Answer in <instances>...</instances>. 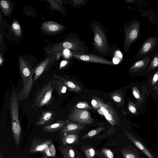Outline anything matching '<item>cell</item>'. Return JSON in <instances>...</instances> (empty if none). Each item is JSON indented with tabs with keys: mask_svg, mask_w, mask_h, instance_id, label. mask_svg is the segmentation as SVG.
Wrapping results in <instances>:
<instances>
[{
	"mask_svg": "<svg viewBox=\"0 0 158 158\" xmlns=\"http://www.w3.org/2000/svg\"><path fill=\"white\" fill-rule=\"evenodd\" d=\"M90 28L93 33L94 51L98 55L103 57L111 56L115 47L110 46L103 25L98 21L94 20L91 21Z\"/></svg>",
	"mask_w": 158,
	"mask_h": 158,
	"instance_id": "obj_1",
	"label": "cell"
},
{
	"mask_svg": "<svg viewBox=\"0 0 158 158\" xmlns=\"http://www.w3.org/2000/svg\"><path fill=\"white\" fill-rule=\"evenodd\" d=\"M64 49L84 53H88L89 52L87 46L77 34L74 33L69 35L62 42L48 47L46 52L47 54L51 55L61 54Z\"/></svg>",
	"mask_w": 158,
	"mask_h": 158,
	"instance_id": "obj_2",
	"label": "cell"
},
{
	"mask_svg": "<svg viewBox=\"0 0 158 158\" xmlns=\"http://www.w3.org/2000/svg\"><path fill=\"white\" fill-rule=\"evenodd\" d=\"M18 97L15 91H12L10 103V112L12 130L14 140L18 146L20 142L21 127L19 119Z\"/></svg>",
	"mask_w": 158,
	"mask_h": 158,
	"instance_id": "obj_3",
	"label": "cell"
},
{
	"mask_svg": "<svg viewBox=\"0 0 158 158\" xmlns=\"http://www.w3.org/2000/svg\"><path fill=\"white\" fill-rule=\"evenodd\" d=\"M141 23L137 19H133L124 25L123 32L125 35L123 50L128 52L132 44L138 39L139 36Z\"/></svg>",
	"mask_w": 158,
	"mask_h": 158,
	"instance_id": "obj_4",
	"label": "cell"
},
{
	"mask_svg": "<svg viewBox=\"0 0 158 158\" xmlns=\"http://www.w3.org/2000/svg\"><path fill=\"white\" fill-rule=\"evenodd\" d=\"M20 71L23 80V88L22 94L27 98L33 86V69L28 62L21 56L19 57Z\"/></svg>",
	"mask_w": 158,
	"mask_h": 158,
	"instance_id": "obj_5",
	"label": "cell"
},
{
	"mask_svg": "<svg viewBox=\"0 0 158 158\" xmlns=\"http://www.w3.org/2000/svg\"><path fill=\"white\" fill-rule=\"evenodd\" d=\"M133 95L135 100V103L137 107L143 110L150 94L144 81L137 82L131 88Z\"/></svg>",
	"mask_w": 158,
	"mask_h": 158,
	"instance_id": "obj_6",
	"label": "cell"
},
{
	"mask_svg": "<svg viewBox=\"0 0 158 158\" xmlns=\"http://www.w3.org/2000/svg\"><path fill=\"white\" fill-rule=\"evenodd\" d=\"M98 102L99 108L98 112L103 115L107 121L112 126L118 125L119 122V118L117 113L111 106L103 102L101 99L94 98Z\"/></svg>",
	"mask_w": 158,
	"mask_h": 158,
	"instance_id": "obj_7",
	"label": "cell"
},
{
	"mask_svg": "<svg viewBox=\"0 0 158 158\" xmlns=\"http://www.w3.org/2000/svg\"><path fill=\"white\" fill-rule=\"evenodd\" d=\"M158 44V37H149L141 46L134 59L136 60L143 58L153 53Z\"/></svg>",
	"mask_w": 158,
	"mask_h": 158,
	"instance_id": "obj_8",
	"label": "cell"
},
{
	"mask_svg": "<svg viewBox=\"0 0 158 158\" xmlns=\"http://www.w3.org/2000/svg\"><path fill=\"white\" fill-rule=\"evenodd\" d=\"M71 52L72 56L78 60L110 65L114 64L113 62L98 55L74 51Z\"/></svg>",
	"mask_w": 158,
	"mask_h": 158,
	"instance_id": "obj_9",
	"label": "cell"
},
{
	"mask_svg": "<svg viewBox=\"0 0 158 158\" xmlns=\"http://www.w3.org/2000/svg\"><path fill=\"white\" fill-rule=\"evenodd\" d=\"M67 119L83 124H89L94 122L89 112L86 109L74 108Z\"/></svg>",
	"mask_w": 158,
	"mask_h": 158,
	"instance_id": "obj_10",
	"label": "cell"
},
{
	"mask_svg": "<svg viewBox=\"0 0 158 158\" xmlns=\"http://www.w3.org/2000/svg\"><path fill=\"white\" fill-rule=\"evenodd\" d=\"M53 90L51 81L43 87L35 100L34 103L36 107L43 106L50 102L52 98Z\"/></svg>",
	"mask_w": 158,
	"mask_h": 158,
	"instance_id": "obj_11",
	"label": "cell"
},
{
	"mask_svg": "<svg viewBox=\"0 0 158 158\" xmlns=\"http://www.w3.org/2000/svg\"><path fill=\"white\" fill-rule=\"evenodd\" d=\"M154 53L143 58L136 60L129 69L128 73L131 76L135 77L143 76L151 60Z\"/></svg>",
	"mask_w": 158,
	"mask_h": 158,
	"instance_id": "obj_12",
	"label": "cell"
},
{
	"mask_svg": "<svg viewBox=\"0 0 158 158\" xmlns=\"http://www.w3.org/2000/svg\"><path fill=\"white\" fill-rule=\"evenodd\" d=\"M52 143V141L51 139H35L31 142L29 152L34 153L38 152H44V150L48 148Z\"/></svg>",
	"mask_w": 158,
	"mask_h": 158,
	"instance_id": "obj_13",
	"label": "cell"
},
{
	"mask_svg": "<svg viewBox=\"0 0 158 158\" xmlns=\"http://www.w3.org/2000/svg\"><path fill=\"white\" fill-rule=\"evenodd\" d=\"M41 28L45 32L49 34L56 33L63 31L65 27L52 21L44 22L42 24Z\"/></svg>",
	"mask_w": 158,
	"mask_h": 158,
	"instance_id": "obj_14",
	"label": "cell"
},
{
	"mask_svg": "<svg viewBox=\"0 0 158 158\" xmlns=\"http://www.w3.org/2000/svg\"><path fill=\"white\" fill-rule=\"evenodd\" d=\"M124 131L128 138L149 158H155L152 154L132 134L125 130Z\"/></svg>",
	"mask_w": 158,
	"mask_h": 158,
	"instance_id": "obj_15",
	"label": "cell"
},
{
	"mask_svg": "<svg viewBox=\"0 0 158 158\" xmlns=\"http://www.w3.org/2000/svg\"><path fill=\"white\" fill-rule=\"evenodd\" d=\"M158 82V67L147 76L145 82L146 87L150 94Z\"/></svg>",
	"mask_w": 158,
	"mask_h": 158,
	"instance_id": "obj_16",
	"label": "cell"
},
{
	"mask_svg": "<svg viewBox=\"0 0 158 158\" xmlns=\"http://www.w3.org/2000/svg\"><path fill=\"white\" fill-rule=\"evenodd\" d=\"M51 59V58L50 56L48 57L33 69L34 73L35 74L33 80L34 82L35 81L41 76Z\"/></svg>",
	"mask_w": 158,
	"mask_h": 158,
	"instance_id": "obj_17",
	"label": "cell"
},
{
	"mask_svg": "<svg viewBox=\"0 0 158 158\" xmlns=\"http://www.w3.org/2000/svg\"><path fill=\"white\" fill-rule=\"evenodd\" d=\"M85 127L84 125L72 122H68L61 131L62 133H74L79 131Z\"/></svg>",
	"mask_w": 158,
	"mask_h": 158,
	"instance_id": "obj_18",
	"label": "cell"
},
{
	"mask_svg": "<svg viewBox=\"0 0 158 158\" xmlns=\"http://www.w3.org/2000/svg\"><path fill=\"white\" fill-rule=\"evenodd\" d=\"M158 67V48L154 52L153 56L143 76H147Z\"/></svg>",
	"mask_w": 158,
	"mask_h": 158,
	"instance_id": "obj_19",
	"label": "cell"
},
{
	"mask_svg": "<svg viewBox=\"0 0 158 158\" xmlns=\"http://www.w3.org/2000/svg\"><path fill=\"white\" fill-rule=\"evenodd\" d=\"M66 123L62 120H58L54 123L44 127L43 131L45 132H52L63 128Z\"/></svg>",
	"mask_w": 158,
	"mask_h": 158,
	"instance_id": "obj_20",
	"label": "cell"
},
{
	"mask_svg": "<svg viewBox=\"0 0 158 158\" xmlns=\"http://www.w3.org/2000/svg\"><path fill=\"white\" fill-rule=\"evenodd\" d=\"M64 135L62 138L61 141L64 145L75 143L78 141V135L72 133H68Z\"/></svg>",
	"mask_w": 158,
	"mask_h": 158,
	"instance_id": "obj_21",
	"label": "cell"
},
{
	"mask_svg": "<svg viewBox=\"0 0 158 158\" xmlns=\"http://www.w3.org/2000/svg\"><path fill=\"white\" fill-rule=\"evenodd\" d=\"M54 113L52 111H44L36 123L37 125L44 124L49 121L52 117Z\"/></svg>",
	"mask_w": 158,
	"mask_h": 158,
	"instance_id": "obj_22",
	"label": "cell"
},
{
	"mask_svg": "<svg viewBox=\"0 0 158 158\" xmlns=\"http://www.w3.org/2000/svg\"><path fill=\"white\" fill-rule=\"evenodd\" d=\"M60 150L64 158H75V152L72 147L69 146H62Z\"/></svg>",
	"mask_w": 158,
	"mask_h": 158,
	"instance_id": "obj_23",
	"label": "cell"
},
{
	"mask_svg": "<svg viewBox=\"0 0 158 158\" xmlns=\"http://www.w3.org/2000/svg\"><path fill=\"white\" fill-rule=\"evenodd\" d=\"M56 76L64 81L67 88L70 91L75 92H79L81 91V87L76 83L72 81H67L64 78L57 75Z\"/></svg>",
	"mask_w": 158,
	"mask_h": 158,
	"instance_id": "obj_24",
	"label": "cell"
},
{
	"mask_svg": "<svg viewBox=\"0 0 158 158\" xmlns=\"http://www.w3.org/2000/svg\"><path fill=\"white\" fill-rule=\"evenodd\" d=\"M128 108L129 111L135 115H140L143 111L139 108L131 99L128 100Z\"/></svg>",
	"mask_w": 158,
	"mask_h": 158,
	"instance_id": "obj_25",
	"label": "cell"
},
{
	"mask_svg": "<svg viewBox=\"0 0 158 158\" xmlns=\"http://www.w3.org/2000/svg\"><path fill=\"white\" fill-rule=\"evenodd\" d=\"M11 4L10 2L7 0H1L0 2V7L1 11L4 15L8 16L11 12Z\"/></svg>",
	"mask_w": 158,
	"mask_h": 158,
	"instance_id": "obj_26",
	"label": "cell"
},
{
	"mask_svg": "<svg viewBox=\"0 0 158 158\" xmlns=\"http://www.w3.org/2000/svg\"><path fill=\"white\" fill-rule=\"evenodd\" d=\"M55 77L58 79L56 82V88L57 92L59 95L65 93L68 89L64 81L56 76Z\"/></svg>",
	"mask_w": 158,
	"mask_h": 158,
	"instance_id": "obj_27",
	"label": "cell"
},
{
	"mask_svg": "<svg viewBox=\"0 0 158 158\" xmlns=\"http://www.w3.org/2000/svg\"><path fill=\"white\" fill-rule=\"evenodd\" d=\"M105 130L103 127H99L92 130L81 137L82 139H86L91 138L98 134L99 133Z\"/></svg>",
	"mask_w": 158,
	"mask_h": 158,
	"instance_id": "obj_28",
	"label": "cell"
},
{
	"mask_svg": "<svg viewBox=\"0 0 158 158\" xmlns=\"http://www.w3.org/2000/svg\"><path fill=\"white\" fill-rule=\"evenodd\" d=\"M11 28L13 32L17 36H20L22 34L21 27L16 20H14L12 25Z\"/></svg>",
	"mask_w": 158,
	"mask_h": 158,
	"instance_id": "obj_29",
	"label": "cell"
},
{
	"mask_svg": "<svg viewBox=\"0 0 158 158\" xmlns=\"http://www.w3.org/2000/svg\"><path fill=\"white\" fill-rule=\"evenodd\" d=\"M121 152L124 158H140L136 154L127 148H123Z\"/></svg>",
	"mask_w": 158,
	"mask_h": 158,
	"instance_id": "obj_30",
	"label": "cell"
},
{
	"mask_svg": "<svg viewBox=\"0 0 158 158\" xmlns=\"http://www.w3.org/2000/svg\"><path fill=\"white\" fill-rule=\"evenodd\" d=\"M44 153L48 156H54L56 155V151L54 145L52 143L48 148L44 151Z\"/></svg>",
	"mask_w": 158,
	"mask_h": 158,
	"instance_id": "obj_31",
	"label": "cell"
},
{
	"mask_svg": "<svg viewBox=\"0 0 158 158\" xmlns=\"http://www.w3.org/2000/svg\"><path fill=\"white\" fill-rule=\"evenodd\" d=\"M88 1V0H72V5L74 8L78 9L85 5Z\"/></svg>",
	"mask_w": 158,
	"mask_h": 158,
	"instance_id": "obj_32",
	"label": "cell"
},
{
	"mask_svg": "<svg viewBox=\"0 0 158 158\" xmlns=\"http://www.w3.org/2000/svg\"><path fill=\"white\" fill-rule=\"evenodd\" d=\"M75 108L86 109H92L86 102H80L77 103L74 106Z\"/></svg>",
	"mask_w": 158,
	"mask_h": 158,
	"instance_id": "obj_33",
	"label": "cell"
},
{
	"mask_svg": "<svg viewBox=\"0 0 158 158\" xmlns=\"http://www.w3.org/2000/svg\"><path fill=\"white\" fill-rule=\"evenodd\" d=\"M48 1L50 2L52 8L58 10L63 14L65 15L63 9L60 6V5L56 2L55 1L49 0Z\"/></svg>",
	"mask_w": 158,
	"mask_h": 158,
	"instance_id": "obj_34",
	"label": "cell"
},
{
	"mask_svg": "<svg viewBox=\"0 0 158 158\" xmlns=\"http://www.w3.org/2000/svg\"><path fill=\"white\" fill-rule=\"evenodd\" d=\"M84 152L87 158H93L96 154L95 150L92 148L86 149L85 150Z\"/></svg>",
	"mask_w": 158,
	"mask_h": 158,
	"instance_id": "obj_35",
	"label": "cell"
},
{
	"mask_svg": "<svg viewBox=\"0 0 158 158\" xmlns=\"http://www.w3.org/2000/svg\"><path fill=\"white\" fill-rule=\"evenodd\" d=\"M101 152L102 154L106 158H114V155L113 153L110 149L104 148L102 149Z\"/></svg>",
	"mask_w": 158,
	"mask_h": 158,
	"instance_id": "obj_36",
	"label": "cell"
},
{
	"mask_svg": "<svg viewBox=\"0 0 158 158\" xmlns=\"http://www.w3.org/2000/svg\"><path fill=\"white\" fill-rule=\"evenodd\" d=\"M150 94L154 100L156 101L158 100V82L152 89Z\"/></svg>",
	"mask_w": 158,
	"mask_h": 158,
	"instance_id": "obj_37",
	"label": "cell"
},
{
	"mask_svg": "<svg viewBox=\"0 0 158 158\" xmlns=\"http://www.w3.org/2000/svg\"><path fill=\"white\" fill-rule=\"evenodd\" d=\"M112 98L114 101L117 102H120L122 100L121 95L118 93L113 94L112 95Z\"/></svg>",
	"mask_w": 158,
	"mask_h": 158,
	"instance_id": "obj_38",
	"label": "cell"
},
{
	"mask_svg": "<svg viewBox=\"0 0 158 158\" xmlns=\"http://www.w3.org/2000/svg\"><path fill=\"white\" fill-rule=\"evenodd\" d=\"M62 54L66 58L69 57L72 55L71 52H70L69 50L67 49H64L62 51Z\"/></svg>",
	"mask_w": 158,
	"mask_h": 158,
	"instance_id": "obj_39",
	"label": "cell"
},
{
	"mask_svg": "<svg viewBox=\"0 0 158 158\" xmlns=\"http://www.w3.org/2000/svg\"><path fill=\"white\" fill-rule=\"evenodd\" d=\"M92 105L93 107L96 109H98L99 108V106L97 101L94 99H92L91 102Z\"/></svg>",
	"mask_w": 158,
	"mask_h": 158,
	"instance_id": "obj_40",
	"label": "cell"
},
{
	"mask_svg": "<svg viewBox=\"0 0 158 158\" xmlns=\"http://www.w3.org/2000/svg\"><path fill=\"white\" fill-rule=\"evenodd\" d=\"M68 62L66 60L62 61L60 64L59 69H61L65 66L68 64Z\"/></svg>",
	"mask_w": 158,
	"mask_h": 158,
	"instance_id": "obj_41",
	"label": "cell"
},
{
	"mask_svg": "<svg viewBox=\"0 0 158 158\" xmlns=\"http://www.w3.org/2000/svg\"><path fill=\"white\" fill-rule=\"evenodd\" d=\"M4 59L2 57L1 54H0V66H1L3 64Z\"/></svg>",
	"mask_w": 158,
	"mask_h": 158,
	"instance_id": "obj_42",
	"label": "cell"
},
{
	"mask_svg": "<svg viewBox=\"0 0 158 158\" xmlns=\"http://www.w3.org/2000/svg\"><path fill=\"white\" fill-rule=\"evenodd\" d=\"M42 158H48L47 156L46 155H44L42 156Z\"/></svg>",
	"mask_w": 158,
	"mask_h": 158,
	"instance_id": "obj_43",
	"label": "cell"
},
{
	"mask_svg": "<svg viewBox=\"0 0 158 158\" xmlns=\"http://www.w3.org/2000/svg\"><path fill=\"white\" fill-rule=\"evenodd\" d=\"M2 154L1 153H0V158H2Z\"/></svg>",
	"mask_w": 158,
	"mask_h": 158,
	"instance_id": "obj_44",
	"label": "cell"
},
{
	"mask_svg": "<svg viewBox=\"0 0 158 158\" xmlns=\"http://www.w3.org/2000/svg\"><path fill=\"white\" fill-rule=\"evenodd\" d=\"M76 158H80V157H77Z\"/></svg>",
	"mask_w": 158,
	"mask_h": 158,
	"instance_id": "obj_45",
	"label": "cell"
},
{
	"mask_svg": "<svg viewBox=\"0 0 158 158\" xmlns=\"http://www.w3.org/2000/svg\"></svg>",
	"mask_w": 158,
	"mask_h": 158,
	"instance_id": "obj_46",
	"label": "cell"
}]
</instances>
